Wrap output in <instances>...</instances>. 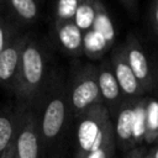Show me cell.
Returning <instances> with one entry per match:
<instances>
[{
	"label": "cell",
	"mask_w": 158,
	"mask_h": 158,
	"mask_svg": "<svg viewBox=\"0 0 158 158\" xmlns=\"http://www.w3.org/2000/svg\"><path fill=\"white\" fill-rule=\"evenodd\" d=\"M116 147L117 146H116V139H115V133H114L100 147L91 151L85 158H114Z\"/></svg>",
	"instance_id": "obj_18"
},
{
	"label": "cell",
	"mask_w": 158,
	"mask_h": 158,
	"mask_svg": "<svg viewBox=\"0 0 158 158\" xmlns=\"http://www.w3.org/2000/svg\"><path fill=\"white\" fill-rule=\"evenodd\" d=\"M153 77H154V81L158 84V63H157L156 69H154V72H153Z\"/></svg>",
	"instance_id": "obj_25"
},
{
	"label": "cell",
	"mask_w": 158,
	"mask_h": 158,
	"mask_svg": "<svg viewBox=\"0 0 158 158\" xmlns=\"http://www.w3.org/2000/svg\"><path fill=\"white\" fill-rule=\"evenodd\" d=\"M122 6L127 10V12H130L132 16L137 15V10H138V0H118Z\"/></svg>",
	"instance_id": "obj_22"
},
{
	"label": "cell",
	"mask_w": 158,
	"mask_h": 158,
	"mask_svg": "<svg viewBox=\"0 0 158 158\" xmlns=\"http://www.w3.org/2000/svg\"><path fill=\"white\" fill-rule=\"evenodd\" d=\"M147 151L148 149H146V147H143V146H136V147L131 148L130 151H127V153L123 158H146Z\"/></svg>",
	"instance_id": "obj_21"
},
{
	"label": "cell",
	"mask_w": 158,
	"mask_h": 158,
	"mask_svg": "<svg viewBox=\"0 0 158 158\" xmlns=\"http://www.w3.org/2000/svg\"><path fill=\"white\" fill-rule=\"evenodd\" d=\"M136 99H125V101L121 104L117 112L115 114V139L116 146H118L122 151H130L131 148L136 147L133 137Z\"/></svg>",
	"instance_id": "obj_10"
},
{
	"label": "cell",
	"mask_w": 158,
	"mask_h": 158,
	"mask_svg": "<svg viewBox=\"0 0 158 158\" xmlns=\"http://www.w3.org/2000/svg\"><path fill=\"white\" fill-rule=\"evenodd\" d=\"M14 16L23 23H32L38 17V0H7Z\"/></svg>",
	"instance_id": "obj_13"
},
{
	"label": "cell",
	"mask_w": 158,
	"mask_h": 158,
	"mask_svg": "<svg viewBox=\"0 0 158 158\" xmlns=\"http://www.w3.org/2000/svg\"><path fill=\"white\" fill-rule=\"evenodd\" d=\"M46 75V54L42 46L32 40H27L19 64L16 80L12 91L16 98L28 105L41 91Z\"/></svg>",
	"instance_id": "obj_1"
},
{
	"label": "cell",
	"mask_w": 158,
	"mask_h": 158,
	"mask_svg": "<svg viewBox=\"0 0 158 158\" xmlns=\"http://www.w3.org/2000/svg\"><path fill=\"white\" fill-rule=\"evenodd\" d=\"M80 0H57L54 9V22L74 21Z\"/></svg>",
	"instance_id": "obj_17"
},
{
	"label": "cell",
	"mask_w": 158,
	"mask_h": 158,
	"mask_svg": "<svg viewBox=\"0 0 158 158\" xmlns=\"http://www.w3.org/2000/svg\"><path fill=\"white\" fill-rule=\"evenodd\" d=\"M149 22L154 31V33L158 36V0H152L149 6Z\"/></svg>",
	"instance_id": "obj_20"
},
{
	"label": "cell",
	"mask_w": 158,
	"mask_h": 158,
	"mask_svg": "<svg viewBox=\"0 0 158 158\" xmlns=\"http://www.w3.org/2000/svg\"><path fill=\"white\" fill-rule=\"evenodd\" d=\"M148 98L136 99L135 102V126H133V137L136 146H141L144 141V122H146V104Z\"/></svg>",
	"instance_id": "obj_16"
},
{
	"label": "cell",
	"mask_w": 158,
	"mask_h": 158,
	"mask_svg": "<svg viewBox=\"0 0 158 158\" xmlns=\"http://www.w3.org/2000/svg\"><path fill=\"white\" fill-rule=\"evenodd\" d=\"M98 81L102 104L109 110V114L115 115L125 101V96L120 89V85L114 74L110 59H104L98 67Z\"/></svg>",
	"instance_id": "obj_9"
},
{
	"label": "cell",
	"mask_w": 158,
	"mask_h": 158,
	"mask_svg": "<svg viewBox=\"0 0 158 158\" xmlns=\"http://www.w3.org/2000/svg\"><path fill=\"white\" fill-rule=\"evenodd\" d=\"M123 48H125L126 59H127L133 74L136 75L138 83L143 88L144 93L152 90V88L154 85L153 72L149 67L148 58H147L146 52H144L141 42L138 41V38L132 33L128 35L123 43Z\"/></svg>",
	"instance_id": "obj_6"
},
{
	"label": "cell",
	"mask_w": 158,
	"mask_h": 158,
	"mask_svg": "<svg viewBox=\"0 0 158 158\" xmlns=\"http://www.w3.org/2000/svg\"><path fill=\"white\" fill-rule=\"evenodd\" d=\"M2 5H4V0H0V9L2 7Z\"/></svg>",
	"instance_id": "obj_26"
},
{
	"label": "cell",
	"mask_w": 158,
	"mask_h": 158,
	"mask_svg": "<svg viewBox=\"0 0 158 158\" xmlns=\"http://www.w3.org/2000/svg\"><path fill=\"white\" fill-rule=\"evenodd\" d=\"M158 133V101L147 99L146 104V122H144V142H156Z\"/></svg>",
	"instance_id": "obj_15"
},
{
	"label": "cell",
	"mask_w": 158,
	"mask_h": 158,
	"mask_svg": "<svg viewBox=\"0 0 158 158\" xmlns=\"http://www.w3.org/2000/svg\"><path fill=\"white\" fill-rule=\"evenodd\" d=\"M77 123V147L74 158H85L114 135V122L104 104L80 114Z\"/></svg>",
	"instance_id": "obj_2"
},
{
	"label": "cell",
	"mask_w": 158,
	"mask_h": 158,
	"mask_svg": "<svg viewBox=\"0 0 158 158\" xmlns=\"http://www.w3.org/2000/svg\"><path fill=\"white\" fill-rule=\"evenodd\" d=\"M16 28L6 19L0 17V52L16 37Z\"/></svg>",
	"instance_id": "obj_19"
},
{
	"label": "cell",
	"mask_w": 158,
	"mask_h": 158,
	"mask_svg": "<svg viewBox=\"0 0 158 158\" xmlns=\"http://www.w3.org/2000/svg\"><path fill=\"white\" fill-rule=\"evenodd\" d=\"M110 63L116 77V80L120 85V89L126 99H136L144 94L143 88L138 83L136 75L133 74L125 54L123 43L115 47L111 52Z\"/></svg>",
	"instance_id": "obj_7"
},
{
	"label": "cell",
	"mask_w": 158,
	"mask_h": 158,
	"mask_svg": "<svg viewBox=\"0 0 158 158\" xmlns=\"http://www.w3.org/2000/svg\"><path fill=\"white\" fill-rule=\"evenodd\" d=\"M68 98L70 110L75 117L90 107L102 104L96 65H84L75 73L70 89H68Z\"/></svg>",
	"instance_id": "obj_4"
},
{
	"label": "cell",
	"mask_w": 158,
	"mask_h": 158,
	"mask_svg": "<svg viewBox=\"0 0 158 158\" xmlns=\"http://www.w3.org/2000/svg\"><path fill=\"white\" fill-rule=\"evenodd\" d=\"M69 110L68 89L62 84H57L48 94L41 116L37 118L42 147H47L59 137L64 128Z\"/></svg>",
	"instance_id": "obj_3"
},
{
	"label": "cell",
	"mask_w": 158,
	"mask_h": 158,
	"mask_svg": "<svg viewBox=\"0 0 158 158\" xmlns=\"http://www.w3.org/2000/svg\"><path fill=\"white\" fill-rule=\"evenodd\" d=\"M53 158H59V157H53Z\"/></svg>",
	"instance_id": "obj_28"
},
{
	"label": "cell",
	"mask_w": 158,
	"mask_h": 158,
	"mask_svg": "<svg viewBox=\"0 0 158 158\" xmlns=\"http://www.w3.org/2000/svg\"><path fill=\"white\" fill-rule=\"evenodd\" d=\"M21 112H1L0 114V157L10 143L15 139Z\"/></svg>",
	"instance_id": "obj_12"
},
{
	"label": "cell",
	"mask_w": 158,
	"mask_h": 158,
	"mask_svg": "<svg viewBox=\"0 0 158 158\" xmlns=\"http://www.w3.org/2000/svg\"><path fill=\"white\" fill-rule=\"evenodd\" d=\"M14 147L15 158H41L42 142L38 130V120L33 111H22L14 139Z\"/></svg>",
	"instance_id": "obj_5"
},
{
	"label": "cell",
	"mask_w": 158,
	"mask_h": 158,
	"mask_svg": "<svg viewBox=\"0 0 158 158\" xmlns=\"http://www.w3.org/2000/svg\"><path fill=\"white\" fill-rule=\"evenodd\" d=\"M28 38L30 36L27 35H17L0 52V84L9 90L14 89L21 53Z\"/></svg>",
	"instance_id": "obj_8"
},
{
	"label": "cell",
	"mask_w": 158,
	"mask_h": 158,
	"mask_svg": "<svg viewBox=\"0 0 158 158\" xmlns=\"http://www.w3.org/2000/svg\"><path fill=\"white\" fill-rule=\"evenodd\" d=\"M54 32L60 47L70 54H80L83 52L84 33L77 26L75 21L54 22Z\"/></svg>",
	"instance_id": "obj_11"
},
{
	"label": "cell",
	"mask_w": 158,
	"mask_h": 158,
	"mask_svg": "<svg viewBox=\"0 0 158 158\" xmlns=\"http://www.w3.org/2000/svg\"><path fill=\"white\" fill-rule=\"evenodd\" d=\"M0 158H15V147H14V141L10 143V146L5 149V152L1 154Z\"/></svg>",
	"instance_id": "obj_23"
},
{
	"label": "cell",
	"mask_w": 158,
	"mask_h": 158,
	"mask_svg": "<svg viewBox=\"0 0 158 158\" xmlns=\"http://www.w3.org/2000/svg\"><path fill=\"white\" fill-rule=\"evenodd\" d=\"M156 143L158 144V133H157V138H156Z\"/></svg>",
	"instance_id": "obj_27"
},
{
	"label": "cell",
	"mask_w": 158,
	"mask_h": 158,
	"mask_svg": "<svg viewBox=\"0 0 158 158\" xmlns=\"http://www.w3.org/2000/svg\"><path fill=\"white\" fill-rule=\"evenodd\" d=\"M98 1L99 0H80L78 5L74 21L83 33L88 32L94 23L96 16Z\"/></svg>",
	"instance_id": "obj_14"
},
{
	"label": "cell",
	"mask_w": 158,
	"mask_h": 158,
	"mask_svg": "<svg viewBox=\"0 0 158 158\" xmlns=\"http://www.w3.org/2000/svg\"><path fill=\"white\" fill-rule=\"evenodd\" d=\"M146 158H158V144H156L154 147H152L147 151Z\"/></svg>",
	"instance_id": "obj_24"
}]
</instances>
